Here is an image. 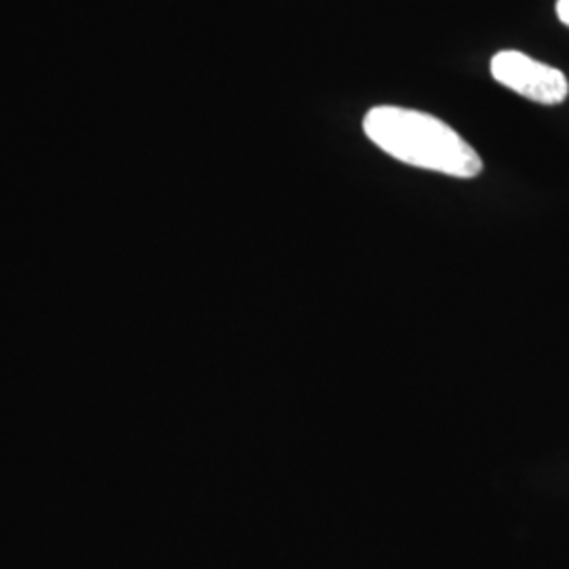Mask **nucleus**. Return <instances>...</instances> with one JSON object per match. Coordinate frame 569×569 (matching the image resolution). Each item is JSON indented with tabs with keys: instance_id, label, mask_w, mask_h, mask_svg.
Listing matches in <instances>:
<instances>
[{
	"instance_id": "3",
	"label": "nucleus",
	"mask_w": 569,
	"mask_h": 569,
	"mask_svg": "<svg viewBox=\"0 0 569 569\" xmlns=\"http://www.w3.org/2000/svg\"><path fill=\"white\" fill-rule=\"evenodd\" d=\"M557 18L569 28V0H557Z\"/></svg>"
},
{
	"instance_id": "1",
	"label": "nucleus",
	"mask_w": 569,
	"mask_h": 569,
	"mask_svg": "<svg viewBox=\"0 0 569 569\" xmlns=\"http://www.w3.org/2000/svg\"><path fill=\"white\" fill-rule=\"evenodd\" d=\"M363 131L388 157L401 163L470 180L483 171L477 150L448 122L411 108L378 106L363 119Z\"/></svg>"
},
{
	"instance_id": "2",
	"label": "nucleus",
	"mask_w": 569,
	"mask_h": 569,
	"mask_svg": "<svg viewBox=\"0 0 569 569\" xmlns=\"http://www.w3.org/2000/svg\"><path fill=\"white\" fill-rule=\"evenodd\" d=\"M491 77L517 96L545 106L566 102L569 93V82L561 70L510 49L493 56Z\"/></svg>"
}]
</instances>
